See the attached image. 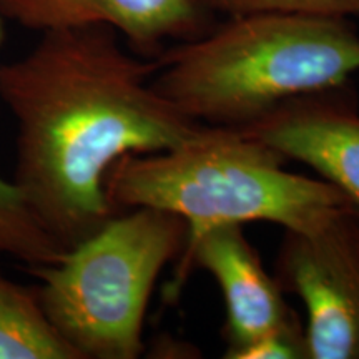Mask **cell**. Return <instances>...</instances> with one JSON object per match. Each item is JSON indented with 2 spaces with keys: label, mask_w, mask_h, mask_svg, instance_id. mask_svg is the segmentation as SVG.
<instances>
[{
  "label": "cell",
  "mask_w": 359,
  "mask_h": 359,
  "mask_svg": "<svg viewBox=\"0 0 359 359\" xmlns=\"http://www.w3.org/2000/svg\"><path fill=\"white\" fill-rule=\"evenodd\" d=\"M215 13L241 15V13L276 12L311 17L349 19L359 15V0H208Z\"/></svg>",
  "instance_id": "11"
},
{
  "label": "cell",
  "mask_w": 359,
  "mask_h": 359,
  "mask_svg": "<svg viewBox=\"0 0 359 359\" xmlns=\"http://www.w3.org/2000/svg\"><path fill=\"white\" fill-rule=\"evenodd\" d=\"M0 15L39 34L109 27L145 58H156L170 45L215 25L208 0H0Z\"/></svg>",
  "instance_id": "8"
},
{
  "label": "cell",
  "mask_w": 359,
  "mask_h": 359,
  "mask_svg": "<svg viewBox=\"0 0 359 359\" xmlns=\"http://www.w3.org/2000/svg\"><path fill=\"white\" fill-rule=\"evenodd\" d=\"M0 359H80L57 333L37 291L0 273Z\"/></svg>",
  "instance_id": "9"
},
{
  "label": "cell",
  "mask_w": 359,
  "mask_h": 359,
  "mask_svg": "<svg viewBox=\"0 0 359 359\" xmlns=\"http://www.w3.org/2000/svg\"><path fill=\"white\" fill-rule=\"evenodd\" d=\"M155 60L151 83L180 114L240 130L293 98L351 82L359 34L349 19L241 13Z\"/></svg>",
  "instance_id": "2"
},
{
  "label": "cell",
  "mask_w": 359,
  "mask_h": 359,
  "mask_svg": "<svg viewBox=\"0 0 359 359\" xmlns=\"http://www.w3.org/2000/svg\"><path fill=\"white\" fill-rule=\"evenodd\" d=\"M286 163L241 130L201 125L167 150L120 158L105 191L116 212L148 206L185 219L187 245L222 224L264 222L308 231L349 205L325 180L290 172Z\"/></svg>",
  "instance_id": "3"
},
{
  "label": "cell",
  "mask_w": 359,
  "mask_h": 359,
  "mask_svg": "<svg viewBox=\"0 0 359 359\" xmlns=\"http://www.w3.org/2000/svg\"><path fill=\"white\" fill-rule=\"evenodd\" d=\"M6 24L0 15V48ZM65 251L35 218L15 183L0 178V258L19 259L32 269L58 262Z\"/></svg>",
  "instance_id": "10"
},
{
  "label": "cell",
  "mask_w": 359,
  "mask_h": 359,
  "mask_svg": "<svg viewBox=\"0 0 359 359\" xmlns=\"http://www.w3.org/2000/svg\"><path fill=\"white\" fill-rule=\"evenodd\" d=\"M193 268L212 275L222 290L224 354L281 327L302 325L286 303L280 283L264 269L241 224L215 226L185 246L168 286V299L177 298Z\"/></svg>",
  "instance_id": "6"
},
{
  "label": "cell",
  "mask_w": 359,
  "mask_h": 359,
  "mask_svg": "<svg viewBox=\"0 0 359 359\" xmlns=\"http://www.w3.org/2000/svg\"><path fill=\"white\" fill-rule=\"evenodd\" d=\"M185 219L163 210H123L58 262L32 268L39 302L80 359H137L156 280L182 257Z\"/></svg>",
  "instance_id": "4"
},
{
  "label": "cell",
  "mask_w": 359,
  "mask_h": 359,
  "mask_svg": "<svg viewBox=\"0 0 359 359\" xmlns=\"http://www.w3.org/2000/svg\"><path fill=\"white\" fill-rule=\"evenodd\" d=\"M275 278L306 309L308 359H359V213L341 206L308 231H285Z\"/></svg>",
  "instance_id": "5"
},
{
  "label": "cell",
  "mask_w": 359,
  "mask_h": 359,
  "mask_svg": "<svg viewBox=\"0 0 359 359\" xmlns=\"http://www.w3.org/2000/svg\"><path fill=\"white\" fill-rule=\"evenodd\" d=\"M240 130L306 165L359 213V109L351 82L293 98Z\"/></svg>",
  "instance_id": "7"
},
{
  "label": "cell",
  "mask_w": 359,
  "mask_h": 359,
  "mask_svg": "<svg viewBox=\"0 0 359 359\" xmlns=\"http://www.w3.org/2000/svg\"><path fill=\"white\" fill-rule=\"evenodd\" d=\"M224 359H308L304 326L296 325L273 331L251 341L235 351L224 354Z\"/></svg>",
  "instance_id": "12"
},
{
  "label": "cell",
  "mask_w": 359,
  "mask_h": 359,
  "mask_svg": "<svg viewBox=\"0 0 359 359\" xmlns=\"http://www.w3.org/2000/svg\"><path fill=\"white\" fill-rule=\"evenodd\" d=\"M156 69L109 27L42 32L0 64V100L17 125L12 182L64 250L118 213L105 191L116 161L167 150L201 127L156 92Z\"/></svg>",
  "instance_id": "1"
}]
</instances>
